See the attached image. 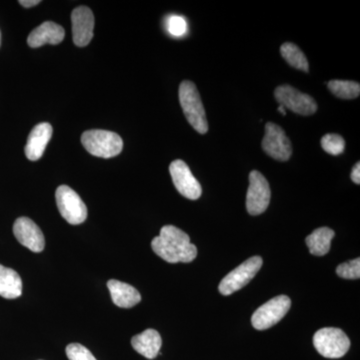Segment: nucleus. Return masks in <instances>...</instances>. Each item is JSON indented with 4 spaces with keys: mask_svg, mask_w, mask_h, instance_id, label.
<instances>
[{
    "mask_svg": "<svg viewBox=\"0 0 360 360\" xmlns=\"http://www.w3.org/2000/svg\"><path fill=\"white\" fill-rule=\"evenodd\" d=\"M331 94L342 99H354L359 96L360 85L359 82L350 80H331L328 84Z\"/></svg>",
    "mask_w": 360,
    "mask_h": 360,
    "instance_id": "nucleus-21",
    "label": "nucleus"
},
{
    "mask_svg": "<svg viewBox=\"0 0 360 360\" xmlns=\"http://www.w3.org/2000/svg\"><path fill=\"white\" fill-rule=\"evenodd\" d=\"M169 172L174 186L181 195L191 200H196L200 198L202 193L200 184L193 176L191 168L184 160L172 161Z\"/></svg>",
    "mask_w": 360,
    "mask_h": 360,
    "instance_id": "nucleus-11",
    "label": "nucleus"
},
{
    "mask_svg": "<svg viewBox=\"0 0 360 360\" xmlns=\"http://www.w3.org/2000/svg\"><path fill=\"white\" fill-rule=\"evenodd\" d=\"M65 35L63 26L52 21H45L32 30L28 37L27 44L32 49H37L45 44L56 45L65 39Z\"/></svg>",
    "mask_w": 360,
    "mask_h": 360,
    "instance_id": "nucleus-15",
    "label": "nucleus"
},
{
    "mask_svg": "<svg viewBox=\"0 0 360 360\" xmlns=\"http://www.w3.org/2000/svg\"><path fill=\"white\" fill-rule=\"evenodd\" d=\"M52 136V127L49 123L42 122L34 127L28 136L25 146V155L28 160L37 161L44 155L45 148Z\"/></svg>",
    "mask_w": 360,
    "mask_h": 360,
    "instance_id": "nucleus-14",
    "label": "nucleus"
},
{
    "mask_svg": "<svg viewBox=\"0 0 360 360\" xmlns=\"http://www.w3.org/2000/svg\"><path fill=\"white\" fill-rule=\"evenodd\" d=\"M262 264L264 262L260 257L248 258L220 281L219 292L224 295H231L245 288L246 284L250 283L253 277L257 276V272L262 269Z\"/></svg>",
    "mask_w": 360,
    "mask_h": 360,
    "instance_id": "nucleus-6",
    "label": "nucleus"
},
{
    "mask_svg": "<svg viewBox=\"0 0 360 360\" xmlns=\"http://www.w3.org/2000/svg\"><path fill=\"white\" fill-rule=\"evenodd\" d=\"M314 345L319 354L326 359H340L347 354L350 340L340 328L319 329L314 336Z\"/></svg>",
    "mask_w": 360,
    "mask_h": 360,
    "instance_id": "nucleus-4",
    "label": "nucleus"
},
{
    "mask_svg": "<svg viewBox=\"0 0 360 360\" xmlns=\"http://www.w3.org/2000/svg\"><path fill=\"white\" fill-rule=\"evenodd\" d=\"M132 347L135 352L148 359H155L160 354L162 340L158 331L155 329H146L141 335L134 336L131 340Z\"/></svg>",
    "mask_w": 360,
    "mask_h": 360,
    "instance_id": "nucleus-17",
    "label": "nucleus"
},
{
    "mask_svg": "<svg viewBox=\"0 0 360 360\" xmlns=\"http://www.w3.org/2000/svg\"><path fill=\"white\" fill-rule=\"evenodd\" d=\"M335 233L328 227H321L315 229L307 238V245L309 246L310 253L316 257H323L330 250L331 240L335 238Z\"/></svg>",
    "mask_w": 360,
    "mask_h": 360,
    "instance_id": "nucleus-19",
    "label": "nucleus"
},
{
    "mask_svg": "<svg viewBox=\"0 0 360 360\" xmlns=\"http://www.w3.org/2000/svg\"><path fill=\"white\" fill-rule=\"evenodd\" d=\"M281 53L288 65L296 68V70L309 72V60L297 45L291 44V42H285V44L281 45Z\"/></svg>",
    "mask_w": 360,
    "mask_h": 360,
    "instance_id": "nucleus-20",
    "label": "nucleus"
},
{
    "mask_svg": "<svg viewBox=\"0 0 360 360\" xmlns=\"http://www.w3.org/2000/svg\"><path fill=\"white\" fill-rule=\"evenodd\" d=\"M56 198L59 212L68 224L78 225L87 219L86 205L70 186H59L56 189Z\"/></svg>",
    "mask_w": 360,
    "mask_h": 360,
    "instance_id": "nucleus-7",
    "label": "nucleus"
},
{
    "mask_svg": "<svg viewBox=\"0 0 360 360\" xmlns=\"http://www.w3.org/2000/svg\"><path fill=\"white\" fill-rule=\"evenodd\" d=\"M352 181L354 184H360V163L357 162L356 165H354V169H352Z\"/></svg>",
    "mask_w": 360,
    "mask_h": 360,
    "instance_id": "nucleus-26",
    "label": "nucleus"
},
{
    "mask_svg": "<svg viewBox=\"0 0 360 360\" xmlns=\"http://www.w3.org/2000/svg\"><path fill=\"white\" fill-rule=\"evenodd\" d=\"M108 288L116 307L130 309L141 302V293L129 284L122 283L116 279H110L108 283Z\"/></svg>",
    "mask_w": 360,
    "mask_h": 360,
    "instance_id": "nucleus-16",
    "label": "nucleus"
},
{
    "mask_svg": "<svg viewBox=\"0 0 360 360\" xmlns=\"http://www.w3.org/2000/svg\"><path fill=\"white\" fill-rule=\"evenodd\" d=\"M270 187L266 179L257 170L250 174V187L246 194V210L251 215H259L269 207Z\"/></svg>",
    "mask_w": 360,
    "mask_h": 360,
    "instance_id": "nucleus-9",
    "label": "nucleus"
},
{
    "mask_svg": "<svg viewBox=\"0 0 360 360\" xmlns=\"http://www.w3.org/2000/svg\"><path fill=\"white\" fill-rule=\"evenodd\" d=\"M277 110H278L279 112H281V115H286L285 108H284L283 105H279V108H277Z\"/></svg>",
    "mask_w": 360,
    "mask_h": 360,
    "instance_id": "nucleus-28",
    "label": "nucleus"
},
{
    "mask_svg": "<svg viewBox=\"0 0 360 360\" xmlns=\"http://www.w3.org/2000/svg\"><path fill=\"white\" fill-rule=\"evenodd\" d=\"M179 103L187 122L198 134L208 131L205 106L196 85L189 80H184L179 86Z\"/></svg>",
    "mask_w": 360,
    "mask_h": 360,
    "instance_id": "nucleus-2",
    "label": "nucleus"
},
{
    "mask_svg": "<svg viewBox=\"0 0 360 360\" xmlns=\"http://www.w3.org/2000/svg\"><path fill=\"white\" fill-rule=\"evenodd\" d=\"M82 143L90 155L103 158H115L123 148L122 137L108 130H87L82 134Z\"/></svg>",
    "mask_w": 360,
    "mask_h": 360,
    "instance_id": "nucleus-3",
    "label": "nucleus"
},
{
    "mask_svg": "<svg viewBox=\"0 0 360 360\" xmlns=\"http://www.w3.org/2000/svg\"><path fill=\"white\" fill-rule=\"evenodd\" d=\"M274 96L279 105L293 111L300 115H311L316 112L317 103L309 94H303L300 90L288 84L276 87Z\"/></svg>",
    "mask_w": 360,
    "mask_h": 360,
    "instance_id": "nucleus-8",
    "label": "nucleus"
},
{
    "mask_svg": "<svg viewBox=\"0 0 360 360\" xmlns=\"http://www.w3.org/2000/svg\"><path fill=\"white\" fill-rule=\"evenodd\" d=\"M290 307L291 300L288 296H276L255 310L251 316V323L257 330L272 328L285 316Z\"/></svg>",
    "mask_w": 360,
    "mask_h": 360,
    "instance_id": "nucleus-5",
    "label": "nucleus"
},
{
    "mask_svg": "<svg viewBox=\"0 0 360 360\" xmlns=\"http://www.w3.org/2000/svg\"><path fill=\"white\" fill-rule=\"evenodd\" d=\"M72 39L75 45L86 46L94 37V15L86 6H78L71 13Z\"/></svg>",
    "mask_w": 360,
    "mask_h": 360,
    "instance_id": "nucleus-13",
    "label": "nucleus"
},
{
    "mask_svg": "<svg viewBox=\"0 0 360 360\" xmlns=\"http://www.w3.org/2000/svg\"><path fill=\"white\" fill-rule=\"evenodd\" d=\"M262 146L265 153L276 160H288L292 155L290 139L286 136L285 131L274 122L265 125V135Z\"/></svg>",
    "mask_w": 360,
    "mask_h": 360,
    "instance_id": "nucleus-10",
    "label": "nucleus"
},
{
    "mask_svg": "<svg viewBox=\"0 0 360 360\" xmlns=\"http://www.w3.org/2000/svg\"><path fill=\"white\" fill-rule=\"evenodd\" d=\"M13 233L18 243L33 252L44 250V236L39 225L28 217H20L13 224Z\"/></svg>",
    "mask_w": 360,
    "mask_h": 360,
    "instance_id": "nucleus-12",
    "label": "nucleus"
},
{
    "mask_svg": "<svg viewBox=\"0 0 360 360\" xmlns=\"http://www.w3.org/2000/svg\"><path fill=\"white\" fill-rule=\"evenodd\" d=\"M151 248L169 264H189L198 257V248L191 243L188 234L174 225L163 226L160 236L151 241Z\"/></svg>",
    "mask_w": 360,
    "mask_h": 360,
    "instance_id": "nucleus-1",
    "label": "nucleus"
},
{
    "mask_svg": "<svg viewBox=\"0 0 360 360\" xmlns=\"http://www.w3.org/2000/svg\"><path fill=\"white\" fill-rule=\"evenodd\" d=\"M20 4L26 8L37 6L40 4V0H20Z\"/></svg>",
    "mask_w": 360,
    "mask_h": 360,
    "instance_id": "nucleus-27",
    "label": "nucleus"
},
{
    "mask_svg": "<svg viewBox=\"0 0 360 360\" xmlns=\"http://www.w3.org/2000/svg\"><path fill=\"white\" fill-rule=\"evenodd\" d=\"M0 40H1V34H0Z\"/></svg>",
    "mask_w": 360,
    "mask_h": 360,
    "instance_id": "nucleus-29",
    "label": "nucleus"
},
{
    "mask_svg": "<svg viewBox=\"0 0 360 360\" xmlns=\"http://www.w3.org/2000/svg\"><path fill=\"white\" fill-rule=\"evenodd\" d=\"M70 360H97L94 355L80 343H70L65 349Z\"/></svg>",
    "mask_w": 360,
    "mask_h": 360,
    "instance_id": "nucleus-24",
    "label": "nucleus"
},
{
    "mask_svg": "<svg viewBox=\"0 0 360 360\" xmlns=\"http://www.w3.org/2000/svg\"><path fill=\"white\" fill-rule=\"evenodd\" d=\"M167 30L170 34L174 35V37H182V35L186 33V21L181 16H170L169 20L167 21Z\"/></svg>",
    "mask_w": 360,
    "mask_h": 360,
    "instance_id": "nucleus-25",
    "label": "nucleus"
},
{
    "mask_svg": "<svg viewBox=\"0 0 360 360\" xmlns=\"http://www.w3.org/2000/svg\"><path fill=\"white\" fill-rule=\"evenodd\" d=\"M22 295V281L15 270L0 264V296L15 300Z\"/></svg>",
    "mask_w": 360,
    "mask_h": 360,
    "instance_id": "nucleus-18",
    "label": "nucleus"
},
{
    "mask_svg": "<svg viewBox=\"0 0 360 360\" xmlns=\"http://www.w3.org/2000/svg\"><path fill=\"white\" fill-rule=\"evenodd\" d=\"M321 146L328 155H340L345 151V141L340 135L328 134L322 137Z\"/></svg>",
    "mask_w": 360,
    "mask_h": 360,
    "instance_id": "nucleus-22",
    "label": "nucleus"
},
{
    "mask_svg": "<svg viewBox=\"0 0 360 360\" xmlns=\"http://www.w3.org/2000/svg\"><path fill=\"white\" fill-rule=\"evenodd\" d=\"M336 274L341 278L359 279L360 277L359 258L338 265V269H336Z\"/></svg>",
    "mask_w": 360,
    "mask_h": 360,
    "instance_id": "nucleus-23",
    "label": "nucleus"
}]
</instances>
